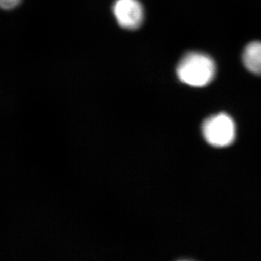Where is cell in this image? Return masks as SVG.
Here are the masks:
<instances>
[{
  "label": "cell",
  "mask_w": 261,
  "mask_h": 261,
  "mask_svg": "<svg viewBox=\"0 0 261 261\" xmlns=\"http://www.w3.org/2000/svg\"><path fill=\"white\" fill-rule=\"evenodd\" d=\"M178 79L190 87H202L210 84L216 74L213 59L201 53H189L177 64Z\"/></svg>",
  "instance_id": "1"
},
{
  "label": "cell",
  "mask_w": 261,
  "mask_h": 261,
  "mask_svg": "<svg viewBox=\"0 0 261 261\" xmlns=\"http://www.w3.org/2000/svg\"><path fill=\"white\" fill-rule=\"evenodd\" d=\"M203 136L210 145L226 147L233 142L236 128L232 118L226 114H219L207 118L202 126Z\"/></svg>",
  "instance_id": "2"
},
{
  "label": "cell",
  "mask_w": 261,
  "mask_h": 261,
  "mask_svg": "<svg viewBox=\"0 0 261 261\" xmlns=\"http://www.w3.org/2000/svg\"><path fill=\"white\" fill-rule=\"evenodd\" d=\"M113 12L118 25L123 29L134 31L143 23V7L138 0H116Z\"/></svg>",
  "instance_id": "3"
},
{
  "label": "cell",
  "mask_w": 261,
  "mask_h": 261,
  "mask_svg": "<svg viewBox=\"0 0 261 261\" xmlns=\"http://www.w3.org/2000/svg\"><path fill=\"white\" fill-rule=\"evenodd\" d=\"M243 61L248 70L261 75V42H250L243 55Z\"/></svg>",
  "instance_id": "4"
},
{
  "label": "cell",
  "mask_w": 261,
  "mask_h": 261,
  "mask_svg": "<svg viewBox=\"0 0 261 261\" xmlns=\"http://www.w3.org/2000/svg\"><path fill=\"white\" fill-rule=\"evenodd\" d=\"M21 0H0V8L3 10H10L17 7Z\"/></svg>",
  "instance_id": "5"
}]
</instances>
